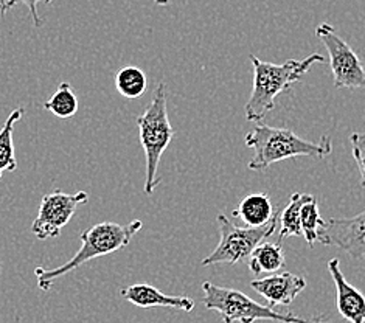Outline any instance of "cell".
Segmentation results:
<instances>
[{
    "mask_svg": "<svg viewBox=\"0 0 365 323\" xmlns=\"http://www.w3.org/2000/svg\"><path fill=\"white\" fill-rule=\"evenodd\" d=\"M249 59L254 67V86L245 112L252 123H259L275 108L277 98L300 81L311 66L325 63V56L320 53H312L302 61L288 59L284 64L266 63L252 53Z\"/></svg>",
    "mask_w": 365,
    "mask_h": 323,
    "instance_id": "cell-1",
    "label": "cell"
},
{
    "mask_svg": "<svg viewBox=\"0 0 365 323\" xmlns=\"http://www.w3.org/2000/svg\"><path fill=\"white\" fill-rule=\"evenodd\" d=\"M246 146L254 151V157L247 165L252 171H264L274 163L294 157L325 159L333 153L331 137L324 135L320 142H309L292 133L291 129L262 123H257L246 134Z\"/></svg>",
    "mask_w": 365,
    "mask_h": 323,
    "instance_id": "cell-2",
    "label": "cell"
},
{
    "mask_svg": "<svg viewBox=\"0 0 365 323\" xmlns=\"http://www.w3.org/2000/svg\"><path fill=\"white\" fill-rule=\"evenodd\" d=\"M143 227L140 220H134L129 224L118 222H101L95 224L91 229L81 233V247L78 249L75 255L66 261L63 266H58L51 270H46L44 267H36L34 274L38 277L39 289L48 291L55 280L63 275L71 274L72 270L81 267L89 261L106 257L109 253H114L120 249L126 247L135 233Z\"/></svg>",
    "mask_w": 365,
    "mask_h": 323,
    "instance_id": "cell-3",
    "label": "cell"
},
{
    "mask_svg": "<svg viewBox=\"0 0 365 323\" xmlns=\"http://www.w3.org/2000/svg\"><path fill=\"white\" fill-rule=\"evenodd\" d=\"M137 126L146 159L145 193L151 196L155 187L162 182L159 176L162 155L175 137V129H173L168 118L167 86L165 83H159V86L155 87L151 103L148 104L142 116L137 117Z\"/></svg>",
    "mask_w": 365,
    "mask_h": 323,
    "instance_id": "cell-4",
    "label": "cell"
},
{
    "mask_svg": "<svg viewBox=\"0 0 365 323\" xmlns=\"http://www.w3.org/2000/svg\"><path fill=\"white\" fill-rule=\"evenodd\" d=\"M202 303L208 311H216L224 323H257L271 320L278 323H333L322 317L303 319L291 312H277L271 307L259 304L245 292L232 287L216 286L210 282L202 283Z\"/></svg>",
    "mask_w": 365,
    "mask_h": 323,
    "instance_id": "cell-5",
    "label": "cell"
},
{
    "mask_svg": "<svg viewBox=\"0 0 365 323\" xmlns=\"http://www.w3.org/2000/svg\"><path fill=\"white\" fill-rule=\"evenodd\" d=\"M278 215L280 213L275 212L272 220L262 227H238L225 215H218L221 240L218 247L202 260V266L247 263L250 253L258 244L274 235L278 224Z\"/></svg>",
    "mask_w": 365,
    "mask_h": 323,
    "instance_id": "cell-6",
    "label": "cell"
},
{
    "mask_svg": "<svg viewBox=\"0 0 365 323\" xmlns=\"http://www.w3.org/2000/svg\"><path fill=\"white\" fill-rule=\"evenodd\" d=\"M316 34L328 51L334 87L337 89H365L362 61L349 43L339 36L333 25L320 24L316 29Z\"/></svg>",
    "mask_w": 365,
    "mask_h": 323,
    "instance_id": "cell-7",
    "label": "cell"
},
{
    "mask_svg": "<svg viewBox=\"0 0 365 323\" xmlns=\"http://www.w3.org/2000/svg\"><path fill=\"white\" fill-rule=\"evenodd\" d=\"M89 200L86 191H78L75 195L63 193L55 190L41 199L36 220L31 224V232L38 240H48L59 237L61 230L71 222L76 208Z\"/></svg>",
    "mask_w": 365,
    "mask_h": 323,
    "instance_id": "cell-8",
    "label": "cell"
},
{
    "mask_svg": "<svg viewBox=\"0 0 365 323\" xmlns=\"http://www.w3.org/2000/svg\"><path fill=\"white\" fill-rule=\"evenodd\" d=\"M319 242L342 249L353 260L365 257V212L353 217H331L319 230Z\"/></svg>",
    "mask_w": 365,
    "mask_h": 323,
    "instance_id": "cell-9",
    "label": "cell"
},
{
    "mask_svg": "<svg viewBox=\"0 0 365 323\" xmlns=\"http://www.w3.org/2000/svg\"><path fill=\"white\" fill-rule=\"evenodd\" d=\"M250 287L267 302V307H289L305 291L307 280L297 274H275L250 282Z\"/></svg>",
    "mask_w": 365,
    "mask_h": 323,
    "instance_id": "cell-10",
    "label": "cell"
},
{
    "mask_svg": "<svg viewBox=\"0 0 365 323\" xmlns=\"http://www.w3.org/2000/svg\"><path fill=\"white\" fill-rule=\"evenodd\" d=\"M328 270L336 287V308L339 314L351 323H365V295L346 282L341 261L337 258L328 261Z\"/></svg>",
    "mask_w": 365,
    "mask_h": 323,
    "instance_id": "cell-11",
    "label": "cell"
},
{
    "mask_svg": "<svg viewBox=\"0 0 365 323\" xmlns=\"http://www.w3.org/2000/svg\"><path fill=\"white\" fill-rule=\"evenodd\" d=\"M120 295L123 297L126 302L133 303L142 309L162 307V308H173L184 312H191L196 307L195 300L190 299V297L167 295L160 292L158 287H154L151 284H145V283L128 286L125 289L120 291Z\"/></svg>",
    "mask_w": 365,
    "mask_h": 323,
    "instance_id": "cell-12",
    "label": "cell"
},
{
    "mask_svg": "<svg viewBox=\"0 0 365 323\" xmlns=\"http://www.w3.org/2000/svg\"><path fill=\"white\" fill-rule=\"evenodd\" d=\"M275 210L267 193H252L241 199L232 215L246 224V227H262L272 220Z\"/></svg>",
    "mask_w": 365,
    "mask_h": 323,
    "instance_id": "cell-13",
    "label": "cell"
},
{
    "mask_svg": "<svg viewBox=\"0 0 365 323\" xmlns=\"http://www.w3.org/2000/svg\"><path fill=\"white\" fill-rule=\"evenodd\" d=\"M252 274H274L286 265L282 242H259L246 263Z\"/></svg>",
    "mask_w": 365,
    "mask_h": 323,
    "instance_id": "cell-14",
    "label": "cell"
},
{
    "mask_svg": "<svg viewBox=\"0 0 365 323\" xmlns=\"http://www.w3.org/2000/svg\"><path fill=\"white\" fill-rule=\"evenodd\" d=\"M24 108L14 109L5 123L0 129V178L8 171H16L17 160L14 155V145H13V130L14 125L24 117Z\"/></svg>",
    "mask_w": 365,
    "mask_h": 323,
    "instance_id": "cell-15",
    "label": "cell"
},
{
    "mask_svg": "<svg viewBox=\"0 0 365 323\" xmlns=\"http://www.w3.org/2000/svg\"><path fill=\"white\" fill-rule=\"evenodd\" d=\"M309 199H312L311 195L303 193H294L288 204L280 210L278 215V225H280V242L288 237H303L300 229V210L303 204H307Z\"/></svg>",
    "mask_w": 365,
    "mask_h": 323,
    "instance_id": "cell-16",
    "label": "cell"
},
{
    "mask_svg": "<svg viewBox=\"0 0 365 323\" xmlns=\"http://www.w3.org/2000/svg\"><path fill=\"white\" fill-rule=\"evenodd\" d=\"M115 87L121 97L128 100L140 98L148 89V80L142 68L128 66L115 75Z\"/></svg>",
    "mask_w": 365,
    "mask_h": 323,
    "instance_id": "cell-17",
    "label": "cell"
},
{
    "mask_svg": "<svg viewBox=\"0 0 365 323\" xmlns=\"http://www.w3.org/2000/svg\"><path fill=\"white\" fill-rule=\"evenodd\" d=\"M42 106L58 118H71L78 112V98L71 84L61 83L56 92Z\"/></svg>",
    "mask_w": 365,
    "mask_h": 323,
    "instance_id": "cell-18",
    "label": "cell"
},
{
    "mask_svg": "<svg viewBox=\"0 0 365 323\" xmlns=\"http://www.w3.org/2000/svg\"><path fill=\"white\" fill-rule=\"evenodd\" d=\"M325 221L320 217L319 202L312 196L307 204H303L300 210V229L303 238L307 240L309 246H314V242L319 241V230L324 227Z\"/></svg>",
    "mask_w": 365,
    "mask_h": 323,
    "instance_id": "cell-19",
    "label": "cell"
},
{
    "mask_svg": "<svg viewBox=\"0 0 365 323\" xmlns=\"http://www.w3.org/2000/svg\"><path fill=\"white\" fill-rule=\"evenodd\" d=\"M350 142L354 162L361 173V185L365 188V133H353Z\"/></svg>",
    "mask_w": 365,
    "mask_h": 323,
    "instance_id": "cell-20",
    "label": "cell"
},
{
    "mask_svg": "<svg viewBox=\"0 0 365 323\" xmlns=\"http://www.w3.org/2000/svg\"><path fill=\"white\" fill-rule=\"evenodd\" d=\"M17 2H22L24 5L29 6L34 27H41L42 21H41V17L38 14V5L41 2H44L46 5H48V4L53 2V0H0V16H5Z\"/></svg>",
    "mask_w": 365,
    "mask_h": 323,
    "instance_id": "cell-21",
    "label": "cell"
},
{
    "mask_svg": "<svg viewBox=\"0 0 365 323\" xmlns=\"http://www.w3.org/2000/svg\"><path fill=\"white\" fill-rule=\"evenodd\" d=\"M154 2H155V5L165 6V5H168V4H170V0H154Z\"/></svg>",
    "mask_w": 365,
    "mask_h": 323,
    "instance_id": "cell-22",
    "label": "cell"
}]
</instances>
